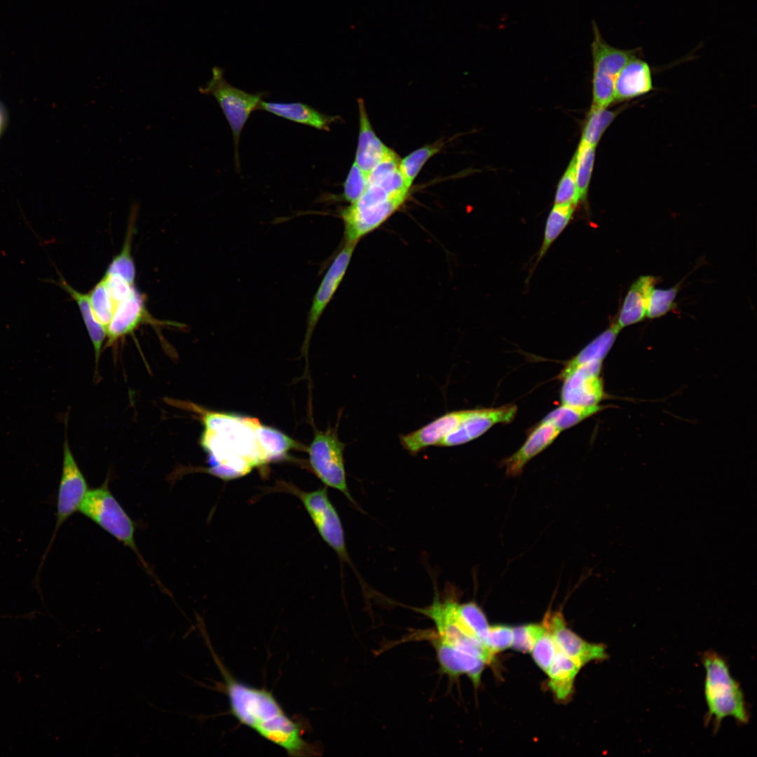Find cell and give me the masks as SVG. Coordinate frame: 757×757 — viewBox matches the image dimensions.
Here are the masks:
<instances>
[{
	"instance_id": "cell-25",
	"label": "cell",
	"mask_w": 757,
	"mask_h": 757,
	"mask_svg": "<svg viewBox=\"0 0 757 757\" xmlns=\"http://www.w3.org/2000/svg\"><path fill=\"white\" fill-rule=\"evenodd\" d=\"M620 329L613 322L564 366L559 378L564 380L578 367L594 360H602L613 346Z\"/></svg>"
},
{
	"instance_id": "cell-38",
	"label": "cell",
	"mask_w": 757,
	"mask_h": 757,
	"mask_svg": "<svg viewBox=\"0 0 757 757\" xmlns=\"http://www.w3.org/2000/svg\"><path fill=\"white\" fill-rule=\"evenodd\" d=\"M513 639L512 646L517 651L531 652L538 639L545 632L546 628L537 624H528L512 628Z\"/></svg>"
},
{
	"instance_id": "cell-32",
	"label": "cell",
	"mask_w": 757,
	"mask_h": 757,
	"mask_svg": "<svg viewBox=\"0 0 757 757\" xmlns=\"http://www.w3.org/2000/svg\"><path fill=\"white\" fill-rule=\"evenodd\" d=\"M88 294L96 320L107 330L112 318L116 304L109 295L103 278L94 286Z\"/></svg>"
},
{
	"instance_id": "cell-17",
	"label": "cell",
	"mask_w": 757,
	"mask_h": 757,
	"mask_svg": "<svg viewBox=\"0 0 757 757\" xmlns=\"http://www.w3.org/2000/svg\"><path fill=\"white\" fill-rule=\"evenodd\" d=\"M146 309L144 297L135 288L115 308L107 328V343L111 346L119 339L132 333L141 324L151 320Z\"/></svg>"
},
{
	"instance_id": "cell-22",
	"label": "cell",
	"mask_w": 757,
	"mask_h": 757,
	"mask_svg": "<svg viewBox=\"0 0 757 757\" xmlns=\"http://www.w3.org/2000/svg\"><path fill=\"white\" fill-rule=\"evenodd\" d=\"M360 131L355 164L368 176L390 149L375 134L369 121L364 102L358 100Z\"/></svg>"
},
{
	"instance_id": "cell-37",
	"label": "cell",
	"mask_w": 757,
	"mask_h": 757,
	"mask_svg": "<svg viewBox=\"0 0 757 757\" xmlns=\"http://www.w3.org/2000/svg\"><path fill=\"white\" fill-rule=\"evenodd\" d=\"M579 201L575 175V158L573 156L558 184L554 204L575 207Z\"/></svg>"
},
{
	"instance_id": "cell-42",
	"label": "cell",
	"mask_w": 757,
	"mask_h": 757,
	"mask_svg": "<svg viewBox=\"0 0 757 757\" xmlns=\"http://www.w3.org/2000/svg\"><path fill=\"white\" fill-rule=\"evenodd\" d=\"M102 278L107 291L116 306L119 301L128 296L135 287V285L130 284L118 275L105 273Z\"/></svg>"
},
{
	"instance_id": "cell-20",
	"label": "cell",
	"mask_w": 757,
	"mask_h": 757,
	"mask_svg": "<svg viewBox=\"0 0 757 757\" xmlns=\"http://www.w3.org/2000/svg\"><path fill=\"white\" fill-rule=\"evenodd\" d=\"M561 431L550 423L541 422L528 435L521 447L503 461L506 475H520L526 464L550 446Z\"/></svg>"
},
{
	"instance_id": "cell-40",
	"label": "cell",
	"mask_w": 757,
	"mask_h": 757,
	"mask_svg": "<svg viewBox=\"0 0 757 757\" xmlns=\"http://www.w3.org/2000/svg\"><path fill=\"white\" fill-rule=\"evenodd\" d=\"M367 177L354 162L344 182L342 197L350 203L357 201L367 186Z\"/></svg>"
},
{
	"instance_id": "cell-7",
	"label": "cell",
	"mask_w": 757,
	"mask_h": 757,
	"mask_svg": "<svg viewBox=\"0 0 757 757\" xmlns=\"http://www.w3.org/2000/svg\"><path fill=\"white\" fill-rule=\"evenodd\" d=\"M79 510L133 550L142 564L149 569L136 546L134 522L107 485L88 490Z\"/></svg>"
},
{
	"instance_id": "cell-29",
	"label": "cell",
	"mask_w": 757,
	"mask_h": 757,
	"mask_svg": "<svg viewBox=\"0 0 757 757\" xmlns=\"http://www.w3.org/2000/svg\"><path fill=\"white\" fill-rule=\"evenodd\" d=\"M626 106L615 109L592 106L583 125L580 143L596 147L607 128Z\"/></svg>"
},
{
	"instance_id": "cell-18",
	"label": "cell",
	"mask_w": 757,
	"mask_h": 757,
	"mask_svg": "<svg viewBox=\"0 0 757 757\" xmlns=\"http://www.w3.org/2000/svg\"><path fill=\"white\" fill-rule=\"evenodd\" d=\"M465 414V410L447 412L414 432L400 435V444L411 455H417L430 446H437L457 428Z\"/></svg>"
},
{
	"instance_id": "cell-43",
	"label": "cell",
	"mask_w": 757,
	"mask_h": 757,
	"mask_svg": "<svg viewBox=\"0 0 757 757\" xmlns=\"http://www.w3.org/2000/svg\"><path fill=\"white\" fill-rule=\"evenodd\" d=\"M3 124H4V118H3L2 112L0 110V133H1V131L2 128H3Z\"/></svg>"
},
{
	"instance_id": "cell-41",
	"label": "cell",
	"mask_w": 757,
	"mask_h": 757,
	"mask_svg": "<svg viewBox=\"0 0 757 757\" xmlns=\"http://www.w3.org/2000/svg\"><path fill=\"white\" fill-rule=\"evenodd\" d=\"M512 627L504 625L489 626L486 645L494 653L512 646Z\"/></svg>"
},
{
	"instance_id": "cell-3",
	"label": "cell",
	"mask_w": 757,
	"mask_h": 757,
	"mask_svg": "<svg viewBox=\"0 0 757 757\" xmlns=\"http://www.w3.org/2000/svg\"><path fill=\"white\" fill-rule=\"evenodd\" d=\"M705 669L704 697L707 706L706 719L712 721L717 730L722 721L732 717L739 724H746L749 713L739 683L731 676L725 660L714 651L702 656Z\"/></svg>"
},
{
	"instance_id": "cell-24",
	"label": "cell",
	"mask_w": 757,
	"mask_h": 757,
	"mask_svg": "<svg viewBox=\"0 0 757 757\" xmlns=\"http://www.w3.org/2000/svg\"><path fill=\"white\" fill-rule=\"evenodd\" d=\"M56 271L59 275L58 280L48 278L44 279V281L53 283L62 289L76 303L93 343L96 365L97 366L102 345L107 336V330L96 320L90 306L88 294L81 293L73 288L58 270Z\"/></svg>"
},
{
	"instance_id": "cell-26",
	"label": "cell",
	"mask_w": 757,
	"mask_h": 757,
	"mask_svg": "<svg viewBox=\"0 0 757 757\" xmlns=\"http://www.w3.org/2000/svg\"><path fill=\"white\" fill-rule=\"evenodd\" d=\"M580 668L578 664L557 650L547 674L550 678L548 686L559 700L566 701L571 695L574 680Z\"/></svg>"
},
{
	"instance_id": "cell-21",
	"label": "cell",
	"mask_w": 757,
	"mask_h": 757,
	"mask_svg": "<svg viewBox=\"0 0 757 757\" xmlns=\"http://www.w3.org/2000/svg\"><path fill=\"white\" fill-rule=\"evenodd\" d=\"M659 281L653 275H641L631 285L615 322L620 329L645 318L649 294Z\"/></svg>"
},
{
	"instance_id": "cell-16",
	"label": "cell",
	"mask_w": 757,
	"mask_h": 757,
	"mask_svg": "<svg viewBox=\"0 0 757 757\" xmlns=\"http://www.w3.org/2000/svg\"><path fill=\"white\" fill-rule=\"evenodd\" d=\"M420 634L434 647L442 673L453 678L467 675L475 686L479 684L486 664L482 660L449 645L439 638L434 630L425 631Z\"/></svg>"
},
{
	"instance_id": "cell-13",
	"label": "cell",
	"mask_w": 757,
	"mask_h": 757,
	"mask_svg": "<svg viewBox=\"0 0 757 757\" xmlns=\"http://www.w3.org/2000/svg\"><path fill=\"white\" fill-rule=\"evenodd\" d=\"M88 491L86 480L66 438L63 445L62 470L57 493L56 526L52 540L60 526L79 510Z\"/></svg>"
},
{
	"instance_id": "cell-39",
	"label": "cell",
	"mask_w": 757,
	"mask_h": 757,
	"mask_svg": "<svg viewBox=\"0 0 757 757\" xmlns=\"http://www.w3.org/2000/svg\"><path fill=\"white\" fill-rule=\"evenodd\" d=\"M557 647L552 634L546 629L532 649V656L537 665L547 673L552 663Z\"/></svg>"
},
{
	"instance_id": "cell-8",
	"label": "cell",
	"mask_w": 757,
	"mask_h": 757,
	"mask_svg": "<svg viewBox=\"0 0 757 757\" xmlns=\"http://www.w3.org/2000/svg\"><path fill=\"white\" fill-rule=\"evenodd\" d=\"M203 94L213 96L219 103L231 129L235 146V164L240 169L238 146L241 132L252 112L257 109L264 93H249L229 83L224 77L223 69L215 67L212 76L205 87L200 88Z\"/></svg>"
},
{
	"instance_id": "cell-14",
	"label": "cell",
	"mask_w": 757,
	"mask_h": 757,
	"mask_svg": "<svg viewBox=\"0 0 757 757\" xmlns=\"http://www.w3.org/2000/svg\"><path fill=\"white\" fill-rule=\"evenodd\" d=\"M601 361L594 360L578 367L564 379L561 391L562 404L577 407L598 405L604 396L599 374Z\"/></svg>"
},
{
	"instance_id": "cell-34",
	"label": "cell",
	"mask_w": 757,
	"mask_h": 757,
	"mask_svg": "<svg viewBox=\"0 0 757 757\" xmlns=\"http://www.w3.org/2000/svg\"><path fill=\"white\" fill-rule=\"evenodd\" d=\"M132 226V224H130L123 248L119 254L114 257L108 266L106 273L118 275L130 284L135 285V266L131 256V243L133 235Z\"/></svg>"
},
{
	"instance_id": "cell-6",
	"label": "cell",
	"mask_w": 757,
	"mask_h": 757,
	"mask_svg": "<svg viewBox=\"0 0 757 757\" xmlns=\"http://www.w3.org/2000/svg\"><path fill=\"white\" fill-rule=\"evenodd\" d=\"M593 40L591 53L593 64L592 106L608 107L615 102L614 88L616 79L623 67L634 57L641 55L642 49H620L608 43L603 38L595 21L592 23Z\"/></svg>"
},
{
	"instance_id": "cell-2",
	"label": "cell",
	"mask_w": 757,
	"mask_h": 757,
	"mask_svg": "<svg viewBox=\"0 0 757 757\" xmlns=\"http://www.w3.org/2000/svg\"><path fill=\"white\" fill-rule=\"evenodd\" d=\"M172 401L175 406L194 412L202 422L200 444L207 457V472L231 479L268 463L257 436L259 422L257 418L208 411L191 402Z\"/></svg>"
},
{
	"instance_id": "cell-15",
	"label": "cell",
	"mask_w": 757,
	"mask_h": 757,
	"mask_svg": "<svg viewBox=\"0 0 757 757\" xmlns=\"http://www.w3.org/2000/svg\"><path fill=\"white\" fill-rule=\"evenodd\" d=\"M543 626L552 634L557 649L580 667L608 657L604 645L591 643L580 638L566 627L560 612L549 613L545 618Z\"/></svg>"
},
{
	"instance_id": "cell-10",
	"label": "cell",
	"mask_w": 757,
	"mask_h": 757,
	"mask_svg": "<svg viewBox=\"0 0 757 757\" xmlns=\"http://www.w3.org/2000/svg\"><path fill=\"white\" fill-rule=\"evenodd\" d=\"M288 489L301 500L324 541L341 560L348 561L343 526L337 511L329 498L327 487L325 486L308 492L296 487L289 486Z\"/></svg>"
},
{
	"instance_id": "cell-19",
	"label": "cell",
	"mask_w": 757,
	"mask_h": 757,
	"mask_svg": "<svg viewBox=\"0 0 757 757\" xmlns=\"http://www.w3.org/2000/svg\"><path fill=\"white\" fill-rule=\"evenodd\" d=\"M653 89L651 68L641 55L631 59L619 73L614 88L615 102L629 101Z\"/></svg>"
},
{
	"instance_id": "cell-9",
	"label": "cell",
	"mask_w": 757,
	"mask_h": 757,
	"mask_svg": "<svg viewBox=\"0 0 757 757\" xmlns=\"http://www.w3.org/2000/svg\"><path fill=\"white\" fill-rule=\"evenodd\" d=\"M346 444L338 437L337 427L325 431L316 430L308 446L309 464L315 475L327 487L341 492L357 505L351 496L346 481L343 451Z\"/></svg>"
},
{
	"instance_id": "cell-4",
	"label": "cell",
	"mask_w": 757,
	"mask_h": 757,
	"mask_svg": "<svg viewBox=\"0 0 757 757\" xmlns=\"http://www.w3.org/2000/svg\"><path fill=\"white\" fill-rule=\"evenodd\" d=\"M404 201L389 193L379 184H368L359 199L341 212L346 242L357 244L386 221Z\"/></svg>"
},
{
	"instance_id": "cell-12",
	"label": "cell",
	"mask_w": 757,
	"mask_h": 757,
	"mask_svg": "<svg viewBox=\"0 0 757 757\" xmlns=\"http://www.w3.org/2000/svg\"><path fill=\"white\" fill-rule=\"evenodd\" d=\"M517 411V406L510 404L496 408L465 410L457 428L437 446H455L466 444L478 438L496 424L512 422Z\"/></svg>"
},
{
	"instance_id": "cell-31",
	"label": "cell",
	"mask_w": 757,
	"mask_h": 757,
	"mask_svg": "<svg viewBox=\"0 0 757 757\" xmlns=\"http://www.w3.org/2000/svg\"><path fill=\"white\" fill-rule=\"evenodd\" d=\"M575 175L579 200L587 203L595 159V147L580 143L574 154Z\"/></svg>"
},
{
	"instance_id": "cell-1",
	"label": "cell",
	"mask_w": 757,
	"mask_h": 757,
	"mask_svg": "<svg viewBox=\"0 0 757 757\" xmlns=\"http://www.w3.org/2000/svg\"><path fill=\"white\" fill-rule=\"evenodd\" d=\"M198 629L222 675L231 715L242 725L284 749L292 757L318 756V746L304 738L302 725L289 716L274 695L265 688L248 685L235 678L215 653L203 621Z\"/></svg>"
},
{
	"instance_id": "cell-5",
	"label": "cell",
	"mask_w": 757,
	"mask_h": 757,
	"mask_svg": "<svg viewBox=\"0 0 757 757\" xmlns=\"http://www.w3.org/2000/svg\"><path fill=\"white\" fill-rule=\"evenodd\" d=\"M457 601L441 599L435 594L432 603L425 608H414L432 620L436 635L460 650L482 660L486 664L493 660L495 653L479 641L463 622L458 612Z\"/></svg>"
},
{
	"instance_id": "cell-27",
	"label": "cell",
	"mask_w": 757,
	"mask_h": 757,
	"mask_svg": "<svg viewBox=\"0 0 757 757\" xmlns=\"http://www.w3.org/2000/svg\"><path fill=\"white\" fill-rule=\"evenodd\" d=\"M256 433L268 462L286 458L292 449H304V446L284 432L259 422Z\"/></svg>"
},
{
	"instance_id": "cell-11",
	"label": "cell",
	"mask_w": 757,
	"mask_h": 757,
	"mask_svg": "<svg viewBox=\"0 0 757 757\" xmlns=\"http://www.w3.org/2000/svg\"><path fill=\"white\" fill-rule=\"evenodd\" d=\"M356 245V243L346 242L327 268L313 296L308 313L306 334L302 346V354L306 360L313 332L346 274Z\"/></svg>"
},
{
	"instance_id": "cell-23",
	"label": "cell",
	"mask_w": 757,
	"mask_h": 757,
	"mask_svg": "<svg viewBox=\"0 0 757 757\" xmlns=\"http://www.w3.org/2000/svg\"><path fill=\"white\" fill-rule=\"evenodd\" d=\"M257 109L264 110L291 121L308 125L318 130H329L336 119L301 102L282 103L259 102Z\"/></svg>"
},
{
	"instance_id": "cell-28",
	"label": "cell",
	"mask_w": 757,
	"mask_h": 757,
	"mask_svg": "<svg viewBox=\"0 0 757 757\" xmlns=\"http://www.w3.org/2000/svg\"><path fill=\"white\" fill-rule=\"evenodd\" d=\"M575 207L568 205L554 204L547 216L543 235V240L538 252V255L531 271L536 268L549 248L557 239L570 223L574 214Z\"/></svg>"
},
{
	"instance_id": "cell-33",
	"label": "cell",
	"mask_w": 757,
	"mask_h": 757,
	"mask_svg": "<svg viewBox=\"0 0 757 757\" xmlns=\"http://www.w3.org/2000/svg\"><path fill=\"white\" fill-rule=\"evenodd\" d=\"M440 146L438 143L424 146L400 161L399 169L409 187L424 164L439 151Z\"/></svg>"
},
{
	"instance_id": "cell-35",
	"label": "cell",
	"mask_w": 757,
	"mask_h": 757,
	"mask_svg": "<svg viewBox=\"0 0 757 757\" xmlns=\"http://www.w3.org/2000/svg\"><path fill=\"white\" fill-rule=\"evenodd\" d=\"M679 284L668 289L653 288L648 296L646 316L650 319L660 318L672 311L678 292Z\"/></svg>"
},
{
	"instance_id": "cell-30",
	"label": "cell",
	"mask_w": 757,
	"mask_h": 757,
	"mask_svg": "<svg viewBox=\"0 0 757 757\" xmlns=\"http://www.w3.org/2000/svg\"><path fill=\"white\" fill-rule=\"evenodd\" d=\"M601 408L599 405L577 407L562 404L548 414L541 422L550 423L561 432L597 413Z\"/></svg>"
},
{
	"instance_id": "cell-36",
	"label": "cell",
	"mask_w": 757,
	"mask_h": 757,
	"mask_svg": "<svg viewBox=\"0 0 757 757\" xmlns=\"http://www.w3.org/2000/svg\"><path fill=\"white\" fill-rule=\"evenodd\" d=\"M458 612L475 636L486 646L489 624L482 610L474 602L458 603Z\"/></svg>"
}]
</instances>
